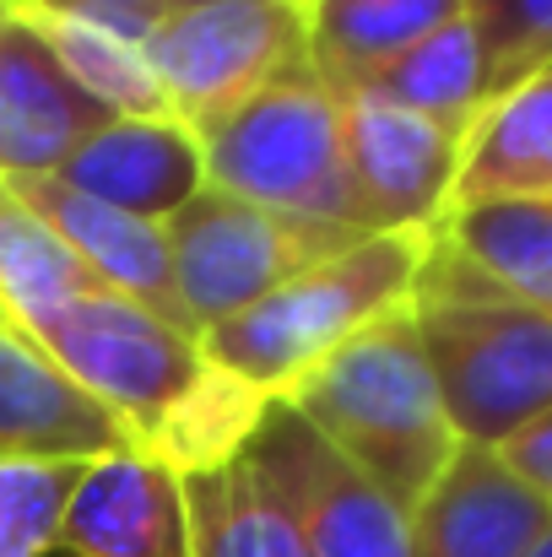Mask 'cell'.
Masks as SVG:
<instances>
[{"label": "cell", "mask_w": 552, "mask_h": 557, "mask_svg": "<svg viewBox=\"0 0 552 557\" xmlns=\"http://www.w3.org/2000/svg\"><path fill=\"white\" fill-rule=\"evenodd\" d=\"M33 342L87 400L103 406L125 444L169 460L174 471L228 466L271 406L211 369L195 336L103 287L65 304Z\"/></svg>", "instance_id": "6da1fadb"}, {"label": "cell", "mask_w": 552, "mask_h": 557, "mask_svg": "<svg viewBox=\"0 0 552 557\" xmlns=\"http://www.w3.org/2000/svg\"><path fill=\"white\" fill-rule=\"evenodd\" d=\"M282 400L401 515H412L428 498V487L461 449L433 369L422 358L412 304L358 331Z\"/></svg>", "instance_id": "7a4b0ae2"}, {"label": "cell", "mask_w": 552, "mask_h": 557, "mask_svg": "<svg viewBox=\"0 0 552 557\" xmlns=\"http://www.w3.org/2000/svg\"><path fill=\"white\" fill-rule=\"evenodd\" d=\"M412 325L461 444L499 449L552 406V320L488 287L455 249H428Z\"/></svg>", "instance_id": "3957f363"}, {"label": "cell", "mask_w": 552, "mask_h": 557, "mask_svg": "<svg viewBox=\"0 0 552 557\" xmlns=\"http://www.w3.org/2000/svg\"><path fill=\"white\" fill-rule=\"evenodd\" d=\"M433 233L395 227V233L353 238L342 255L282 282L244 314L200 331L195 342H200L206 363L266 400H282L304 373H315L358 331L412 304L417 276L433 249Z\"/></svg>", "instance_id": "277c9868"}, {"label": "cell", "mask_w": 552, "mask_h": 557, "mask_svg": "<svg viewBox=\"0 0 552 557\" xmlns=\"http://www.w3.org/2000/svg\"><path fill=\"white\" fill-rule=\"evenodd\" d=\"M195 141L206 158V185L222 195L353 238L379 233L347 163L336 92L320 82L315 65L282 71L255 98L195 131Z\"/></svg>", "instance_id": "5b68a950"}, {"label": "cell", "mask_w": 552, "mask_h": 557, "mask_svg": "<svg viewBox=\"0 0 552 557\" xmlns=\"http://www.w3.org/2000/svg\"><path fill=\"white\" fill-rule=\"evenodd\" d=\"M142 60L169 114L189 131H206L282 71L309 65V5L304 0L184 5L147 27Z\"/></svg>", "instance_id": "8992f818"}, {"label": "cell", "mask_w": 552, "mask_h": 557, "mask_svg": "<svg viewBox=\"0 0 552 557\" xmlns=\"http://www.w3.org/2000/svg\"><path fill=\"white\" fill-rule=\"evenodd\" d=\"M163 238H169L174 293H180V309L195 336L244 314L282 282L304 276L309 265L353 244V233L249 206L211 185L163 222Z\"/></svg>", "instance_id": "52a82bcc"}, {"label": "cell", "mask_w": 552, "mask_h": 557, "mask_svg": "<svg viewBox=\"0 0 552 557\" xmlns=\"http://www.w3.org/2000/svg\"><path fill=\"white\" fill-rule=\"evenodd\" d=\"M287 493L309 557H412V515L358 476L287 400H271L244 444Z\"/></svg>", "instance_id": "ba28073f"}, {"label": "cell", "mask_w": 552, "mask_h": 557, "mask_svg": "<svg viewBox=\"0 0 552 557\" xmlns=\"http://www.w3.org/2000/svg\"><path fill=\"white\" fill-rule=\"evenodd\" d=\"M342 109V141L353 180L364 189V206L379 233L417 227L433 233L455 206V174H461V141L455 131L395 109L368 92H336Z\"/></svg>", "instance_id": "9c48e42d"}, {"label": "cell", "mask_w": 552, "mask_h": 557, "mask_svg": "<svg viewBox=\"0 0 552 557\" xmlns=\"http://www.w3.org/2000/svg\"><path fill=\"white\" fill-rule=\"evenodd\" d=\"M54 557H195L184 471L136 444L87 460L60 509Z\"/></svg>", "instance_id": "30bf717a"}, {"label": "cell", "mask_w": 552, "mask_h": 557, "mask_svg": "<svg viewBox=\"0 0 552 557\" xmlns=\"http://www.w3.org/2000/svg\"><path fill=\"white\" fill-rule=\"evenodd\" d=\"M103 120L114 114L93 103L27 16L0 0V180L54 174Z\"/></svg>", "instance_id": "8fae6325"}, {"label": "cell", "mask_w": 552, "mask_h": 557, "mask_svg": "<svg viewBox=\"0 0 552 557\" xmlns=\"http://www.w3.org/2000/svg\"><path fill=\"white\" fill-rule=\"evenodd\" d=\"M5 185L54 227V238L82 260V271L103 293H120V298L152 309L158 320H169L174 331L195 336L180 309V293H174V265H169L163 222H142V216H131L120 206H103V200H93L82 189L49 180V174H38V180H5Z\"/></svg>", "instance_id": "7c38bea8"}, {"label": "cell", "mask_w": 552, "mask_h": 557, "mask_svg": "<svg viewBox=\"0 0 552 557\" xmlns=\"http://www.w3.org/2000/svg\"><path fill=\"white\" fill-rule=\"evenodd\" d=\"M548 525L552 509L493 449L461 444L412 509V557H526Z\"/></svg>", "instance_id": "4fadbf2b"}, {"label": "cell", "mask_w": 552, "mask_h": 557, "mask_svg": "<svg viewBox=\"0 0 552 557\" xmlns=\"http://www.w3.org/2000/svg\"><path fill=\"white\" fill-rule=\"evenodd\" d=\"M49 180L82 189L103 206H120L142 222H169L184 200L206 189V158H200L195 131L180 125L174 114H158V120L114 114Z\"/></svg>", "instance_id": "5bb4252c"}, {"label": "cell", "mask_w": 552, "mask_h": 557, "mask_svg": "<svg viewBox=\"0 0 552 557\" xmlns=\"http://www.w3.org/2000/svg\"><path fill=\"white\" fill-rule=\"evenodd\" d=\"M125 433L87 400L54 358L0 320V455L27 460H98L120 449Z\"/></svg>", "instance_id": "9a60e30c"}, {"label": "cell", "mask_w": 552, "mask_h": 557, "mask_svg": "<svg viewBox=\"0 0 552 557\" xmlns=\"http://www.w3.org/2000/svg\"><path fill=\"white\" fill-rule=\"evenodd\" d=\"M552 195V65L482 103L461 141L455 206ZM450 206V211H455Z\"/></svg>", "instance_id": "2e32d148"}, {"label": "cell", "mask_w": 552, "mask_h": 557, "mask_svg": "<svg viewBox=\"0 0 552 557\" xmlns=\"http://www.w3.org/2000/svg\"><path fill=\"white\" fill-rule=\"evenodd\" d=\"M195 557H309L287 493L255 455H233L211 471H184Z\"/></svg>", "instance_id": "e0dca14e"}, {"label": "cell", "mask_w": 552, "mask_h": 557, "mask_svg": "<svg viewBox=\"0 0 552 557\" xmlns=\"http://www.w3.org/2000/svg\"><path fill=\"white\" fill-rule=\"evenodd\" d=\"M439 244L455 249L488 287L552 320V195L455 206L439 222Z\"/></svg>", "instance_id": "ac0fdd59"}, {"label": "cell", "mask_w": 552, "mask_h": 557, "mask_svg": "<svg viewBox=\"0 0 552 557\" xmlns=\"http://www.w3.org/2000/svg\"><path fill=\"white\" fill-rule=\"evenodd\" d=\"M347 92L384 98L395 109H412V114L466 136L488 103V60H482V44L466 22V5H461V16H450L444 27L417 38L406 54H395L390 65H379L373 76H364Z\"/></svg>", "instance_id": "d6986e66"}, {"label": "cell", "mask_w": 552, "mask_h": 557, "mask_svg": "<svg viewBox=\"0 0 552 557\" xmlns=\"http://www.w3.org/2000/svg\"><path fill=\"white\" fill-rule=\"evenodd\" d=\"M461 5L466 0H309V65L331 92H347L461 16Z\"/></svg>", "instance_id": "ffe728a7"}, {"label": "cell", "mask_w": 552, "mask_h": 557, "mask_svg": "<svg viewBox=\"0 0 552 557\" xmlns=\"http://www.w3.org/2000/svg\"><path fill=\"white\" fill-rule=\"evenodd\" d=\"M27 27L49 44V54L60 60V71L93 98L103 103L109 114H131V120H158L169 114L147 60H142V44L125 38L120 27L98 22V16H82V11H60V5H33V0H11Z\"/></svg>", "instance_id": "44dd1931"}, {"label": "cell", "mask_w": 552, "mask_h": 557, "mask_svg": "<svg viewBox=\"0 0 552 557\" xmlns=\"http://www.w3.org/2000/svg\"><path fill=\"white\" fill-rule=\"evenodd\" d=\"M93 287L98 282L54 238V227L0 180V320H11L22 336H38L65 304Z\"/></svg>", "instance_id": "7402d4cb"}, {"label": "cell", "mask_w": 552, "mask_h": 557, "mask_svg": "<svg viewBox=\"0 0 552 557\" xmlns=\"http://www.w3.org/2000/svg\"><path fill=\"white\" fill-rule=\"evenodd\" d=\"M87 460L0 455V557H54L60 509Z\"/></svg>", "instance_id": "603a6c76"}, {"label": "cell", "mask_w": 552, "mask_h": 557, "mask_svg": "<svg viewBox=\"0 0 552 557\" xmlns=\"http://www.w3.org/2000/svg\"><path fill=\"white\" fill-rule=\"evenodd\" d=\"M466 22L488 60V98L552 65V0H466Z\"/></svg>", "instance_id": "cb8c5ba5"}, {"label": "cell", "mask_w": 552, "mask_h": 557, "mask_svg": "<svg viewBox=\"0 0 552 557\" xmlns=\"http://www.w3.org/2000/svg\"><path fill=\"white\" fill-rule=\"evenodd\" d=\"M493 455H499V460H504V466L552 509V406L537 417V422H526L510 444H499Z\"/></svg>", "instance_id": "d4e9b609"}, {"label": "cell", "mask_w": 552, "mask_h": 557, "mask_svg": "<svg viewBox=\"0 0 552 557\" xmlns=\"http://www.w3.org/2000/svg\"><path fill=\"white\" fill-rule=\"evenodd\" d=\"M33 5H60V11H82V16H98L109 27H120L125 38H147V27L158 16L174 11V0H33Z\"/></svg>", "instance_id": "484cf974"}, {"label": "cell", "mask_w": 552, "mask_h": 557, "mask_svg": "<svg viewBox=\"0 0 552 557\" xmlns=\"http://www.w3.org/2000/svg\"><path fill=\"white\" fill-rule=\"evenodd\" d=\"M526 557H552V525H548V536H542V542H537V547H531Z\"/></svg>", "instance_id": "4316f807"}, {"label": "cell", "mask_w": 552, "mask_h": 557, "mask_svg": "<svg viewBox=\"0 0 552 557\" xmlns=\"http://www.w3.org/2000/svg\"><path fill=\"white\" fill-rule=\"evenodd\" d=\"M184 5H211V0H174V11H184Z\"/></svg>", "instance_id": "83f0119b"}, {"label": "cell", "mask_w": 552, "mask_h": 557, "mask_svg": "<svg viewBox=\"0 0 552 557\" xmlns=\"http://www.w3.org/2000/svg\"><path fill=\"white\" fill-rule=\"evenodd\" d=\"M304 5H309V0H304Z\"/></svg>", "instance_id": "f1b7e54d"}]
</instances>
